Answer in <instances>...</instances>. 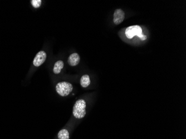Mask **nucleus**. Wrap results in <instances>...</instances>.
I'll use <instances>...</instances> for the list:
<instances>
[{"mask_svg": "<svg viewBox=\"0 0 186 139\" xmlns=\"http://www.w3.org/2000/svg\"><path fill=\"white\" fill-rule=\"evenodd\" d=\"M125 33L127 37L129 39H131L135 36H137L143 41L146 40L147 39V37L143 33L141 27L139 25L131 26L127 27Z\"/></svg>", "mask_w": 186, "mask_h": 139, "instance_id": "1", "label": "nucleus"}, {"mask_svg": "<svg viewBox=\"0 0 186 139\" xmlns=\"http://www.w3.org/2000/svg\"><path fill=\"white\" fill-rule=\"evenodd\" d=\"M73 115L76 119H80L83 118L86 115V102L80 99L76 101L73 107Z\"/></svg>", "mask_w": 186, "mask_h": 139, "instance_id": "2", "label": "nucleus"}, {"mask_svg": "<svg viewBox=\"0 0 186 139\" xmlns=\"http://www.w3.org/2000/svg\"><path fill=\"white\" fill-rule=\"evenodd\" d=\"M73 85L69 82H60L58 83L56 86L57 94L61 96H66L69 95L73 91Z\"/></svg>", "mask_w": 186, "mask_h": 139, "instance_id": "3", "label": "nucleus"}, {"mask_svg": "<svg viewBox=\"0 0 186 139\" xmlns=\"http://www.w3.org/2000/svg\"><path fill=\"white\" fill-rule=\"evenodd\" d=\"M46 54L44 51H39L34 58L33 61V64L36 67H39L43 64L46 59Z\"/></svg>", "mask_w": 186, "mask_h": 139, "instance_id": "4", "label": "nucleus"}, {"mask_svg": "<svg viewBox=\"0 0 186 139\" xmlns=\"http://www.w3.org/2000/svg\"><path fill=\"white\" fill-rule=\"evenodd\" d=\"M113 22L114 24L118 25L121 24L125 18L124 12L121 9H115L114 13Z\"/></svg>", "mask_w": 186, "mask_h": 139, "instance_id": "5", "label": "nucleus"}, {"mask_svg": "<svg viewBox=\"0 0 186 139\" xmlns=\"http://www.w3.org/2000/svg\"><path fill=\"white\" fill-rule=\"evenodd\" d=\"M80 61V57L77 53H74L70 55L67 59V62L69 65L72 66H75L78 65Z\"/></svg>", "mask_w": 186, "mask_h": 139, "instance_id": "6", "label": "nucleus"}, {"mask_svg": "<svg viewBox=\"0 0 186 139\" xmlns=\"http://www.w3.org/2000/svg\"><path fill=\"white\" fill-rule=\"evenodd\" d=\"M64 62L61 60L57 61V62L55 64L54 68H53V72L55 74H59L60 73L61 70L64 67Z\"/></svg>", "mask_w": 186, "mask_h": 139, "instance_id": "7", "label": "nucleus"}, {"mask_svg": "<svg viewBox=\"0 0 186 139\" xmlns=\"http://www.w3.org/2000/svg\"><path fill=\"white\" fill-rule=\"evenodd\" d=\"M90 84V79L89 75H84L81 77L80 85L82 87H87Z\"/></svg>", "mask_w": 186, "mask_h": 139, "instance_id": "8", "label": "nucleus"}, {"mask_svg": "<svg viewBox=\"0 0 186 139\" xmlns=\"http://www.w3.org/2000/svg\"><path fill=\"white\" fill-rule=\"evenodd\" d=\"M57 136L59 139H69V133L65 129H63L59 131Z\"/></svg>", "mask_w": 186, "mask_h": 139, "instance_id": "9", "label": "nucleus"}, {"mask_svg": "<svg viewBox=\"0 0 186 139\" xmlns=\"http://www.w3.org/2000/svg\"><path fill=\"white\" fill-rule=\"evenodd\" d=\"M41 0H32L31 3L34 8H37L40 7L41 5Z\"/></svg>", "mask_w": 186, "mask_h": 139, "instance_id": "10", "label": "nucleus"}]
</instances>
